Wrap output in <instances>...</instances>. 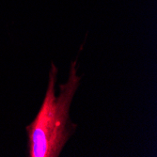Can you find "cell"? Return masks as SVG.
I'll use <instances>...</instances> for the list:
<instances>
[{
	"mask_svg": "<svg viewBox=\"0 0 157 157\" xmlns=\"http://www.w3.org/2000/svg\"><path fill=\"white\" fill-rule=\"evenodd\" d=\"M56 75L58 68L52 62L44 100L34 121L25 127L30 157H59L77 128L70 121V107L82 78L77 75V59L71 64L67 82L59 86V96L55 88Z\"/></svg>",
	"mask_w": 157,
	"mask_h": 157,
	"instance_id": "cell-1",
	"label": "cell"
}]
</instances>
